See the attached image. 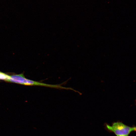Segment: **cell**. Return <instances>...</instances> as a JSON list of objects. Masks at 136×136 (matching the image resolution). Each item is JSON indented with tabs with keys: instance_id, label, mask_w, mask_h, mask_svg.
<instances>
[{
	"instance_id": "1",
	"label": "cell",
	"mask_w": 136,
	"mask_h": 136,
	"mask_svg": "<svg viewBox=\"0 0 136 136\" xmlns=\"http://www.w3.org/2000/svg\"><path fill=\"white\" fill-rule=\"evenodd\" d=\"M106 129L113 133L116 136L128 135L132 132L135 131L136 127L127 125L121 122L113 123L111 125L106 124Z\"/></svg>"
},
{
	"instance_id": "2",
	"label": "cell",
	"mask_w": 136,
	"mask_h": 136,
	"mask_svg": "<svg viewBox=\"0 0 136 136\" xmlns=\"http://www.w3.org/2000/svg\"><path fill=\"white\" fill-rule=\"evenodd\" d=\"M8 82L28 85H36L54 88L53 85H51L36 81L26 78L21 74L10 76Z\"/></svg>"
},
{
	"instance_id": "3",
	"label": "cell",
	"mask_w": 136,
	"mask_h": 136,
	"mask_svg": "<svg viewBox=\"0 0 136 136\" xmlns=\"http://www.w3.org/2000/svg\"><path fill=\"white\" fill-rule=\"evenodd\" d=\"M10 78V76L0 72V79L7 81Z\"/></svg>"
},
{
	"instance_id": "4",
	"label": "cell",
	"mask_w": 136,
	"mask_h": 136,
	"mask_svg": "<svg viewBox=\"0 0 136 136\" xmlns=\"http://www.w3.org/2000/svg\"><path fill=\"white\" fill-rule=\"evenodd\" d=\"M128 136V135H124V136Z\"/></svg>"
}]
</instances>
